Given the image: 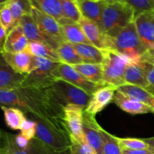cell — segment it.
<instances>
[{
  "label": "cell",
  "mask_w": 154,
  "mask_h": 154,
  "mask_svg": "<svg viewBox=\"0 0 154 154\" xmlns=\"http://www.w3.org/2000/svg\"><path fill=\"white\" fill-rule=\"evenodd\" d=\"M130 63L124 56L111 51H105L103 66V79L106 85L118 88L125 85L124 74Z\"/></svg>",
  "instance_id": "7"
},
{
  "label": "cell",
  "mask_w": 154,
  "mask_h": 154,
  "mask_svg": "<svg viewBox=\"0 0 154 154\" xmlns=\"http://www.w3.org/2000/svg\"><path fill=\"white\" fill-rule=\"evenodd\" d=\"M114 102L125 112L133 115L148 114V113L154 114V111L150 106L138 99L129 97L117 90L114 95Z\"/></svg>",
  "instance_id": "16"
},
{
  "label": "cell",
  "mask_w": 154,
  "mask_h": 154,
  "mask_svg": "<svg viewBox=\"0 0 154 154\" xmlns=\"http://www.w3.org/2000/svg\"><path fill=\"white\" fill-rule=\"evenodd\" d=\"M59 63L32 56L29 73L26 75L25 80L21 86L38 88L51 87L56 80L53 72Z\"/></svg>",
  "instance_id": "5"
},
{
  "label": "cell",
  "mask_w": 154,
  "mask_h": 154,
  "mask_svg": "<svg viewBox=\"0 0 154 154\" xmlns=\"http://www.w3.org/2000/svg\"><path fill=\"white\" fill-rule=\"evenodd\" d=\"M0 23L7 32L14 26L13 17L7 3L0 5Z\"/></svg>",
  "instance_id": "37"
},
{
  "label": "cell",
  "mask_w": 154,
  "mask_h": 154,
  "mask_svg": "<svg viewBox=\"0 0 154 154\" xmlns=\"http://www.w3.org/2000/svg\"><path fill=\"white\" fill-rule=\"evenodd\" d=\"M5 132L4 131L0 129V153H1L2 149L3 146V141H4V136H5Z\"/></svg>",
  "instance_id": "44"
},
{
  "label": "cell",
  "mask_w": 154,
  "mask_h": 154,
  "mask_svg": "<svg viewBox=\"0 0 154 154\" xmlns=\"http://www.w3.org/2000/svg\"><path fill=\"white\" fill-rule=\"evenodd\" d=\"M20 133L28 140H32L36 136L35 123L32 120L26 119L20 128Z\"/></svg>",
  "instance_id": "39"
},
{
  "label": "cell",
  "mask_w": 154,
  "mask_h": 154,
  "mask_svg": "<svg viewBox=\"0 0 154 154\" xmlns=\"http://www.w3.org/2000/svg\"><path fill=\"white\" fill-rule=\"evenodd\" d=\"M56 51L60 57V63H66L70 66L84 63L82 58L74 48L73 45L69 42H65L61 43Z\"/></svg>",
  "instance_id": "29"
},
{
  "label": "cell",
  "mask_w": 154,
  "mask_h": 154,
  "mask_svg": "<svg viewBox=\"0 0 154 154\" xmlns=\"http://www.w3.org/2000/svg\"><path fill=\"white\" fill-rule=\"evenodd\" d=\"M29 43L23 28L20 24L14 26L8 32L5 45V52L17 54L24 51Z\"/></svg>",
  "instance_id": "18"
},
{
  "label": "cell",
  "mask_w": 154,
  "mask_h": 154,
  "mask_svg": "<svg viewBox=\"0 0 154 154\" xmlns=\"http://www.w3.org/2000/svg\"><path fill=\"white\" fill-rule=\"evenodd\" d=\"M14 143L17 147L23 150H26L28 147L30 141H31V140L29 141L26 138H25L21 133L14 135Z\"/></svg>",
  "instance_id": "40"
},
{
  "label": "cell",
  "mask_w": 154,
  "mask_h": 154,
  "mask_svg": "<svg viewBox=\"0 0 154 154\" xmlns=\"http://www.w3.org/2000/svg\"><path fill=\"white\" fill-rule=\"evenodd\" d=\"M6 125L14 130L20 129L21 126L26 120L25 113L20 108L14 107H1Z\"/></svg>",
  "instance_id": "30"
},
{
  "label": "cell",
  "mask_w": 154,
  "mask_h": 154,
  "mask_svg": "<svg viewBox=\"0 0 154 154\" xmlns=\"http://www.w3.org/2000/svg\"><path fill=\"white\" fill-rule=\"evenodd\" d=\"M26 75L15 72L0 54V90L18 88L23 84Z\"/></svg>",
  "instance_id": "17"
},
{
  "label": "cell",
  "mask_w": 154,
  "mask_h": 154,
  "mask_svg": "<svg viewBox=\"0 0 154 154\" xmlns=\"http://www.w3.org/2000/svg\"><path fill=\"white\" fill-rule=\"evenodd\" d=\"M84 63L102 64L105 60V51L96 48L93 45H73Z\"/></svg>",
  "instance_id": "25"
},
{
  "label": "cell",
  "mask_w": 154,
  "mask_h": 154,
  "mask_svg": "<svg viewBox=\"0 0 154 154\" xmlns=\"http://www.w3.org/2000/svg\"><path fill=\"white\" fill-rule=\"evenodd\" d=\"M134 23L141 42L148 49L154 44V11L137 15Z\"/></svg>",
  "instance_id": "14"
},
{
  "label": "cell",
  "mask_w": 154,
  "mask_h": 154,
  "mask_svg": "<svg viewBox=\"0 0 154 154\" xmlns=\"http://www.w3.org/2000/svg\"><path fill=\"white\" fill-rule=\"evenodd\" d=\"M62 32L66 42H69L72 45H91L86 37L82 28L79 23H71L61 26Z\"/></svg>",
  "instance_id": "28"
},
{
  "label": "cell",
  "mask_w": 154,
  "mask_h": 154,
  "mask_svg": "<svg viewBox=\"0 0 154 154\" xmlns=\"http://www.w3.org/2000/svg\"><path fill=\"white\" fill-rule=\"evenodd\" d=\"M8 1H10V0H0V5L4 4V3L8 2Z\"/></svg>",
  "instance_id": "47"
},
{
  "label": "cell",
  "mask_w": 154,
  "mask_h": 154,
  "mask_svg": "<svg viewBox=\"0 0 154 154\" xmlns=\"http://www.w3.org/2000/svg\"><path fill=\"white\" fill-rule=\"evenodd\" d=\"M2 56L15 72L20 75L29 73L32 56L26 51L17 54L4 52L2 54Z\"/></svg>",
  "instance_id": "19"
},
{
  "label": "cell",
  "mask_w": 154,
  "mask_h": 154,
  "mask_svg": "<svg viewBox=\"0 0 154 154\" xmlns=\"http://www.w3.org/2000/svg\"><path fill=\"white\" fill-rule=\"evenodd\" d=\"M123 150V154H154V150L152 149H146V150Z\"/></svg>",
  "instance_id": "42"
},
{
  "label": "cell",
  "mask_w": 154,
  "mask_h": 154,
  "mask_svg": "<svg viewBox=\"0 0 154 154\" xmlns=\"http://www.w3.org/2000/svg\"><path fill=\"white\" fill-rule=\"evenodd\" d=\"M25 51L34 57H42L55 63H60L57 51L46 44L39 42H29Z\"/></svg>",
  "instance_id": "27"
},
{
  "label": "cell",
  "mask_w": 154,
  "mask_h": 154,
  "mask_svg": "<svg viewBox=\"0 0 154 154\" xmlns=\"http://www.w3.org/2000/svg\"><path fill=\"white\" fill-rule=\"evenodd\" d=\"M7 35V30L0 23V54L5 52V45Z\"/></svg>",
  "instance_id": "41"
},
{
  "label": "cell",
  "mask_w": 154,
  "mask_h": 154,
  "mask_svg": "<svg viewBox=\"0 0 154 154\" xmlns=\"http://www.w3.org/2000/svg\"><path fill=\"white\" fill-rule=\"evenodd\" d=\"M27 114L35 123V138L58 153L69 150L71 133L63 118H45Z\"/></svg>",
  "instance_id": "2"
},
{
  "label": "cell",
  "mask_w": 154,
  "mask_h": 154,
  "mask_svg": "<svg viewBox=\"0 0 154 154\" xmlns=\"http://www.w3.org/2000/svg\"><path fill=\"white\" fill-rule=\"evenodd\" d=\"M18 24H20L23 28L25 36L28 39L29 42H42V43L46 44L52 48V45H51L50 41L40 31L32 14L25 15L23 17Z\"/></svg>",
  "instance_id": "23"
},
{
  "label": "cell",
  "mask_w": 154,
  "mask_h": 154,
  "mask_svg": "<svg viewBox=\"0 0 154 154\" xmlns=\"http://www.w3.org/2000/svg\"><path fill=\"white\" fill-rule=\"evenodd\" d=\"M81 75H82L90 82L100 86H105L103 79V66L102 64H90V63H81V64L72 66Z\"/></svg>",
  "instance_id": "26"
},
{
  "label": "cell",
  "mask_w": 154,
  "mask_h": 154,
  "mask_svg": "<svg viewBox=\"0 0 154 154\" xmlns=\"http://www.w3.org/2000/svg\"><path fill=\"white\" fill-rule=\"evenodd\" d=\"M84 109L75 105L63 108V120L72 136L81 141H85L83 134V117Z\"/></svg>",
  "instance_id": "12"
},
{
  "label": "cell",
  "mask_w": 154,
  "mask_h": 154,
  "mask_svg": "<svg viewBox=\"0 0 154 154\" xmlns=\"http://www.w3.org/2000/svg\"><path fill=\"white\" fill-rule=\"evenodd\" d=\"M141 60H144L147 63V79L149 84V90L154 92V57L146 51Z\"/></svg>",
  "instance_id": "38"
},
{
  "label": "cell",
  "mask_w": 154,
  "mask_h": 154,
  "mask_svg": "<svg viewBox=\"0 0 154 154\" xmlns=\"http://www.w3.org/2000/svg\"><path fill=\"white\" fill-rule=\"evenodd\" d=\"M1 154H64V153H58L51 150L37 138L31 140L26 150H20L15 144L14 135L5 132Z\"/></svg>",
  "instance_id": "10"
},
{
  "label": "cell",
  "mask_w": 154,
  "mask_h": 154,
  "mask_svg": "<svg viewBox=\"0 0 154 154\" xmlns=\"http://www.w3.org/2000/svg\"><path fill=\"white\" fill-rule=\"evenodd\" d=\"M147 71V63L144 60H141L138 63H129L125 71V84L149 90Z\"/></svg>",
  "instance_id": "15"
},
{
  "label": "cell",
  "mask_w": 154,
  "mask_h": 154,
  "mask_svg": "<svg viewBox=\"0 0 154 154\" xmlns=\"http://www.w3.org/2000/svg\"><path fill=\"white\" fill-rule=\"evenodd\" d=\"M102 127L96 121L95 116L87 114L84 111L83 117V134L86 141L97 154H103Z\"/></svg>",
  "instance_id": "11"
},
{
  "label": "cell",
  "mask_w": 154,
  "mask_h": 154,
  "mask_svg": "<svg viewBox=\"0 0 154 154\" xmlns=\"http://www.w3.org/2000/svg\"><path fill=\"white\" fill-rule=\"evenodd\" d=\"M153 1V6H154V0H152Z\"/></svg>",
  "instance_id": "48"
},
{
  "label": "cell",
  "mask_w": 154,
  "mask_h": 154,
  "mask_svg": "<svg viewBox=\"0 0 154 154\" xmlns=\"http://www.w3.org/2000/svg\"><path fill=\"white\" fill-rule=\"evenodd\" d=\"M6 3L11 12L14 26L19 23L23 17L32 14V6L29 0H10Z\"/></svg>",
  "instance_id": "31"
},
{
  "label": "cell",
  "mask_w": 154,
  "mask_h": 154,
  "mask_svg": "<svg viewBox=\"0 0 154 154\" xmlns=\"http://www.w3.org/2000/svg\"><path fill=\"white\" fill-rule=\"evenodd\" d=\"M57 102L63 108L75 105L85 109L91 96L81 89L62 79H56L51 87Z\"/></svg>",
  "instance_id": "6"
},
{
  "label": "cell",
  "mask_w": 154,
  "mask_h": 154,
  "mask_svg": "<svg viewBox=\"0 0 154 154\" xmlns=\"http://www.w3.org/2000/svg\"><path fill=\"white\" fill-rule=\"evenodd\" d=\"M147 52L150 55L153 56V57H154V44L153 45H152L151 47H150V48H148V49L147 50Z\"/></svg>",
  "instance_id": "45"
},
{
  "label": "cell",
  "mask_w": 154,
  "mask_h": 154,
  "mask_svg": "<svg viewBox=\"0 0 154 154\" xmlns=\"http://www.w3.org/2000/svg\"><path fill=\"white\" fill-rule=\"evenodd\" d=\"M53 75L56 79H62L67 81L83 90L90 96H92L99 87H103L89 81L72 66L66 63H59L57 67L53 72Z\"/></svg>",
  "instance_id": "9"
},
{
  "label": "cell",
  "mask_w": 154,
  "mask_h": 154,
  "mask_svg": "<svg viewBox=\"0 0 154 154\" xmlns=\"http://www.w3.org/2000/svg\"><path fill=\"white\" fill-rule=\"evenodd\" d=\"M60 2L64 17L71 22L78 23L82 18V14L77 0H60Z\"/></svg>",
  "instance_id": "32"
},
{
  "label": "cell",
  "mask_w": 154,
  "mask_h": 154,
  "mask_svg": "<svg viewBox=\"0 0 154 154\" xmlns=\"http://www.w3.org/2000/svg\"><path fill=\"white\" fill-rule=\"evenodd\" d=\"M134 20L133 9L125 2L107 3L98 25L103 35L114 38Z\"/></svg>",
  "instance_id": "4"
},
{
  "label": "cell",
  "mask_w": 154,
  "mask_h": 154,
  "mask_svg": "<svg viewBox=\"0 0 154 154\" xmlns=\"http://www.w3.org/2000/svg\"><path fill=\"white\" fill-rule=\"evenodd\" d=\"M101 134L103 142V154H123V150L117 137L111 135L102 128Z\"/></svg>",
  "instance_id": "33"
},
{
  "label": "cell",
  "mask_w": 154,
  "mask_h": 154,
  "mask_svg": "<svg viewBox=\"0 0 154 154\" xmlns=\"http://www.w3.org/2000/svg\"><path fill=\"white\" fill-rule=\"evenodd\" d=\"M117 88L113 86L105 85L99 87L92 95L88 105L84 109L87 114L95 116L102 111L111 102H114Z\"/></svg>",
  "instance_id": "13"
},
{
  "label": "cell",
  "mask_w": 154,
  "mask_h": 154,
  "mask_svg": "<svg viewBox=\"0 0 154 154\" xmlns=\"http://www.w3.org/2000/svg\"><path fill=\"white\" fill-rule=\"evenodd\" d=\"M31 14L40 31L48 38L54 49L57 50L60 44L66 42L61 25L55 18L33 7Z\"/></svg>",
  "instance_id": "8"
},
{
  "label": "cell",
  "mask_w": 154,
  "mask_h": 154,
  "mask_svg": "<svg viewBox=\"0 0 154 154\" xmlns=\"http://www.w3.org/2000/svg\"><path fill=\"white\" fill-rule=\"evenodd\" d=\"M119 144L122 149L126 150H146L149 149L148 144L142 139L132 138H117Z\"/></svg>",
  "instance_id": "35"
},
{
  "label": "cell",
  "mask_w": 154,
  "mask_h": 154,
  "mask_svg": "<svg viewBox=\"0 0 154 154\" xmlns=\"http://www.w3.org/2000/svg\"><path fill=\"white\" fill-rule=\"evenodd\" d=\"M106 3H113V2H123L125 0H104Z\"/></svg>",
  "instance_id": "46"
},
{
  "label": "cell",
  "mask_w": 154,
  "mask_h": 154,
  "mask_svg": "<svg viewBox=\"0 0 154 154\" xmlns=\"http://www.w3.org/2000/svg\"><path fill=\"white\" fill-rule=\"evenodd\" d=\"M117 90L129 97L141 101V102L150 106L154 111V92L151 90L129 84L119 87L117 88Z\"/></svg>",
  "instance_id": "24"
},
{
  "label": "cell",
  "mask_w": 154,
  "mask_h": 154,
  "mask_svg": "<svg viewBox=\"0 0 154 154\" xmlns=\"http://www.w3.org/2000/svg\"><path fill=\"white\" fill-rule=\"evenodd\" d=\"M82 17L99 24L107 3L104 0H77Z\"/></svg>",
  "instance_id": "22"
},
{
  "label": "cell",
  "mask_w": 154,
  "mask_h": 154,
  "mask_svg": "<svg viewBox=\"0 0 154 154\" xmlns=\"http://www.w3.org/2000/svg\"><path fill=\"white\" fill-rule=\"evenodd\" d=\"M137 32L135 23L132 22L115 37H109L108 51H115L126 57L130 63H138L147 51Z\"/></svg>",
  "instance_id": "3"
},
{
  "label": "cell",
  "mask_w": 154,
  "mask_h": 154,
  "mask_svg": "<svg viewBox=\"0 0 154 154\" xmlns=\"http://www.w3.org/2000/svg\"><path fill=\"white\" fill-rule=\"evenodd\" d=\"M125 2L133 9L135 17L144 12L154 11L152 0H125Z\"/></svg>",
  "instance_id": "36"
},
{
  "label": "cell",
  "mask_w": 154,
  "mask_h": 154,
  "mask_svg": "<svg viewBox=\"0 0 154 154\" xmlns=\"http://www.w3.org/2000/svg\"><path fill=\"white\" fill-rule=\"evenodd\" d=\"M14 107L25 114L45 118H63V108L54 97L51 87L38 88L20 86L0 90V107Z\"/></svg>",
  "instance_id": "1"
},
{
  "label": "cell",
  "mask_w": 154,
  "mask_h": 154,
  "mask_svg": "<svg viewBox=\"0 0 154 154\" xmlns=\"http://www.w3.org/2000/svg\"><path fill=\"white\" fill-rule=\"evenodd\" d=\"M29 2L33 8L55 18L61 26L72 23L63 16L60 0H29Z\"/></svg>",
  "instance_id": "20"
},
{
  "label": "cell",
  "mask_w": 154,
  "mask_h": 154,
  "mask_svg": "<svg viewBox=\"0 0 154 154\" xmlns=\"http://www.w3.org/2000/svg\"><path fill=\"white\" fill-rule=\"evenodd\" d=\"M143 140L148 144L149 147H150V149L154 150V137H152V138H143Z\"/></svg>",
  "instance_id": "43"
},
{
  "label": "cell",
  "mask_w": 154,
  "mask_h": 154,
  "mask_svg": "<svg viewBox=\"0 0 154 154\" xmlns=\"http://www.w3.org/2000/svg\"><path fill=\"white\" fill-rule=\"evenodd\" d=\"M0 154H1V153H0Z\"/></svg>",
  "instance_id": "49"
},
{
  "label": "cell",
  "mask_w": 154,
  "mask_h": 154,
  "mask_svg": "<svg viewBox=\"0 0 154 154\" xmlns=\"http://www.w3.org/2000/svg\"><path fill=\"white\" fill-rule=\"evenodd\" d=\"M70 154H97L87 141H81L70 135Z\"/></svg>",
  "instance_id": "34"
},
{
  "label": "cell",
  "mask_w": 154,
  "mask_h": 154,
  "mask_svg": "<svg viewBox=\"0 0 154 154\" xmlns=\"http://www.w3.org/2000/svg\"><path fill=\"white\" fill-rule=\"evenodd\" d=\"M82 28L86 37L91 45L105 51V35L101 31L98 23L82 17L78 23Z\"/></svg>",
  "instance_id": "21"
}]
</instances>
